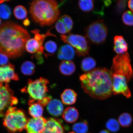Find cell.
Returning <instances> with one entry per match:
<instances>
[{
	"label": "cell",
	"mask_w": 133,
	"mask_h": 133,
	"mask_svg": "<svg viewBox=\"0 0 133 133\" xmlns=\"http://www.w3.org/2000/svg\"><path fill=\"white\" fill-rule=\"evenodd\" d=\"M44 49L47 52L49 53L50 56L54 54L57 49V46L55 42L49 41L46 42L44 45Z\"/></svg>",
	"instance_id": "cell-31"
},
{
	"label": "cell",
	"mask_w": 133,
	"mask_h": 133,
	"mask_svg": "<svg viewBox=\"0 0 133 133\" xmlns=\"http://www.w3.org/2000/svg\"><path fill=\"white\" fill-rule=\"evenodd\" d=\"M30 38L26 30L14 23L7 22L0 26V54L8 57H19Z\"/></svg>",
	"instance_id": "cell-2"
},
{
	"label": "cell",
	"mask_w": 133,
	"mask_h": 133,
	"mask_svg": "<svg viewBox=\"0 0 133 133\" xmlns=\"http://www.w3.org/2000/svg\"><path fill=\"white\" fill-rule=\"evenodd\" d=\"M64 109L62 102L58 99H52L47 105L48 112L51 115L55 117L61 116L64 112Z\"/></svg>",
	"instance_id": "cell-16"
},
{
	"label": "cell",
	"mask_w": 133,
	"mask_h": 133,
	"mask_svg": "<svg viewBox=\"0 0 133 133\" xmlns=\"http://www.w3.org/2000/svg\"><path fill=\"white\" fill-rule=\"evenodd\" d=\"M61 38L64 43L75 48L78 56L84 57L89 55L90 47L85 37L79 35L70 34L61 35Z\"/></svg>",
	"instance_id": "cell-7"
},
{
	"label": "cell",
	"mask_w": 133,
	"mask_h": 133,
	"mask_svg": "<svg viewBox=\"0 0 133 133\" xmlns=\"http://www.w3.org/2000/svg\"><path fill=\"white\" fill-rule=\"evenodd\" d=\"M114 50L118 54H121L127 52L128 44L121 36H116L114 38Z\"/></svg>",
	"instance_id": "cell-19"
},
{
	"label": "cell",
	"mask_w": 133,
	"mask_h": 133,
	"mask_svg": "<svg viewBox=\"0 0 133 133\" xmlns=\"http://www.w3.org/2000/svg\"><path fill=\"white\" fill-rule=\"evenodd\" d=\"M59 6L55 0H36L31 3L30 12L35 22L41 26H50L59 19Z\"/></svg>",
	"instance_id": "cell-4"
},
{
	"label": "cell",
	"mask_w": 133,
	"mask_h": 133,
	"mask_svg": "<svg viewBox=\"0 0 133 133\" xmlns=\"http://www.w3.org/2000/svg\"><path fill=\"white\" fill-rule=\"evenodd\" d=\"M28 120L23 111L11 107L5 114L3 124L10 132L15 133L25 129Z\"/></svg>",
	"instance_id": "cell-5"
},
{
	"label": "cell",
	"mask_w": 133,
	"mask_h": 133,
	"mask_svg": "<svg viewBox=\"0 0 133 133\" xmlns=\"http://www.w3.org/2000/svg\"><path fill=\"white\" fill-rule=\"evenodd\" d=\"M11 14V8L7 5L0 4V17L3 19H7Z\"/></svg>",
	"instance_id": "cell-29"
},
{
	"label": "cell",
	"mask_w": 133,
	"mask_h": 133,
	"mask_svg": "<svg viewBox=\"0 0 133 133\" xmlns=\"http://www.w3.org/2000/svg\"><path fill=\"white\" fill-rule=\"evenodd\" d=\"M25 48L26 51L31 54H43L46 58L49 56L44 52V47L43 44L35 38L28 40L26 43Z\"/></svg>",
	"instance_id": "cell-14"
},
{
	"label": "cell",
	"mask_w": 133,
	"mask_h": 133,
	"mask_svg": "<svg viewBox=\"0 0 133 133\" xmlns=\"http://www.w3.org/2000/svg\"><path fill=\"white\" fill-rule=\"evenodd\" d=\"M42 133H64V129L59 119L50 118L47 119Z\"/></svg>",
	"instance_id": "cell-13"
},
{
	"label": "cell",
	"mask_w": 133,
	"mask_h": 133,
	"mask_svg": "<svg viewBox=\"0 0 133 133\" xmlns=\"http://www.w3.org/2000/svg\"><path fill=\"white\" fill-rule=\"evenodd\" d=\"M35 66L34 63L31 61L25 62L22 65L21 70L23 74L26 76H30L35 72Z\"/></svg>",
	"instance_id": "cell-23"
},
{
	"label": "cell",
	"mask_w": 133,
	"mask_h": 133,
	"mask_svg": "<svg viewBox=\"0 0 133 133\" xmlns=\"http://www.w3.org/2000/svg\"><path fill=\"white\" fill-rule=\"evenodd\" d=\"M108 33L107 26L102 21L91 23L85 30L86 38L92 44H100L106 40Z\"/></svg>",
	"instance_id": "cell-6"
},
{
	"label": "cell",
	"mask_w": 133,
	"mask_h": 133,
	"mask_svg": "<svg viewBox=\"0 0 133 133\" xmlns=\"http://www.w3.org/2000/svg\"><path fill=\"white\" fill-rule=\"evenodd\" d=\"M59 69L61 74L69 76L74 72L76 70V66L72 61H63L60 64Z\"/></svg>",
	"instance_id": "cell-21"
},
{
	"label": "cell",
	"mask_w": 133,
	"mask_h": 133,
	"mask_svg": "<svg viewBox=\"0 0 133 133\" xmlns=\"http://www.w3.org/2000/svg\"><path fill=\"white\" fill-rule=\"evenodd\" d=\"M51 96H46L42 99L38 101L37 103L40 105L42 107H45L49 103L51 100Z\"/></svg>",
	"instance_id": "cell-32"
},
{
	"label": "cell",
	"mask_w": 133,
	"mask_h": 133,
	"mask_svg": "<svg viewBox=\"0 0 133 133\" xmlns=\"http://www.w3.org/2000/svg\"><path fill=\"white\" fill-rule=\"evenodd\" d=\"M110 71L113 94H122L127 98L130 97L131 93L128 83L132 79L133 71L128 53L118 54L114 58Z\"/></svg>",
	"instance_id": "cell-3"
},
{
	"label": "cell",
	"mask_w": 133,
	"mask_h": 133,
	"mask_svg": "<svg viewBox=\"0 0 133 133\" xmlns=\"http://www.w3.org/2000/svg\"><path fill=\"white\" fill-rule=\"evenodd\" d=\"M78 4L80 9L84 12H90L92 10L94 7V1L91 0L79 1Z\"/></svg>",
	"instance_id": "cell-25"
},
{
	"label": "cell",
	"mask_w": 133,
	"mask_h": 133,
	"mask_svg": "<svg viewBox=\"0 0 133 133\" xmlns=\"http://www.w3.org/2000/svg\"><path fill=\"white\" fill-rule=\"evenodd\" d=\"M14 13L17 19H22L26 17L27 15V11L24 6L18 5L15 8Z\"/></svg>",
	"instance_id": "cell-27"
},
{
	"label": "cell",
	"mask_w": 133,
	"mask_h": 133,
	"mask_svg": "<svg viewBox=\"0 0 133 133\" xmlns=\"http://www.w3.org/2000/svg\"><path fill=\"white\" fill-rule=\"evenodd\" d=\"M77 94L72 90L67 89L65 90L61 95V98L63 104L71 105L75 103Z\"/></svg>",
	"instance_id": "cell-18"
},
{
	"label": "cell",
	"mask_w": 133,
	"mask_h": 133,
	"mask_svg": "<svg viewBox=\"0 0 133 133\" xmlns=\"http://www.w3.org/2000/svg\"><path fill=\"white\" fill-rule=\"evenodd\" d=\"M35 101L32 99L29 101V114L33 118H39L42 117L44 109L37 102L35 103Z\"/></svg>",
	"instance_id": "cell-20"
},
{
	"label": "cell",
	"mask_w": 133,
	"mask_h": 133,
	"mask_svg": "<svg viewBox=\"0 0 133 133\" xmlns=\"http://www.w3.org/2000/svg\"><path fill=\"white\" fill-rule=\"evenodd\" d=\"M69 133H75V132H69Z\"/></svg>",
	"instance_id": "cell-37"
},
{
	"label": "cell",
	"mask_w": 133,
	"mask_h": 133,
	"mask_svg": "<svg viewBox=\"0 0 133 133\" xmlns=\"http://www.w3.org/2000/svg\"><path fill=\"white\" fill-rule=\"evenodd\" d=\"M75 51L70 45H64L60 48L57 53V57L60 60L71 61L74 59Z\"/></svg>",
	"instance_id": "cell-15"
},
{
	"label": "cell",
	"mask_w": 133,
	"mask_h": 133,
	"mask_svg": "<svg viewBox=\"0 0 133 133\" xmlns=\"http://www.w3.org/2000/svg\"><path fill=\"white\" fill-rule=\"evenodd\" d=\"M122 19L125 24L128 26L133 25V11H125L123 15Z\"/></svg>",
	"instance_id": "cell-30"
},
{
	"label": "cell",
	"mask_w": 133,
	"mask_h": 133,
	"mask_svg": "<svg viewBox=\"0 0 133 133\" xmlns=\"http://www.w3.org/2000/svg\"><path fill=\"white\" fill-rule=\"evenodd\" d=\"M106 127L108 130L112 132H117L120 129V124L116 119H110L106 123Z\"/></svg>",
	"instance_id": "cell-28"
},
{
	"label": "cell",
	"mask_w": 133,
	"mask_h": 133,
	"mask_svg": "<svg viewBox=\"0 0 133 133\" xmlns=\"http://www.w3.org/2000/svg\"><path fill=\"white\" fill-rule=\"evenodd\" d=\"M49 84V81L42 77L35 81L29 79L26 91L33 100H40L46 96V93L49 91L48 85Z\"/></svg>",
	"instance_id": "cell-8"
},
{
	"label": "cell",
	"mask_w": 133,
	"mask_h": 133,
	"mask_svg": "<svg viewBox=\"0 0 133 133\" xmlns=\"http://www.w3.org/2000/svg\"><path fill=\"white\" fill-rule=\"evenodd\" d=\"M1 19H0V24H1Z\"/></svg>",
	"instance_id": "cell-38"
},
{
	"label": "cell",
	"mask_w": 133,
	"mask_h": 133,
	"mask_svg": "<svg viewBox=\"0 0 133 133\" xmlns=\"http://www.w3.org/2000/svg\"><path fill=\"white\" fill-rule=\"evenodd\" d=\"M96 65V61L94 58L90 57L84 58L81 63L82 70L86 72L94 69Z\"/></svg>",
	"instance_id": "cell-22"
},
{
	"label": "cell",
	"mask_w": 133,
	"mask_h": 133,
	"mask_svg": "<svg viewBox=\"0 0 133 133\" xmlns=\"http://www.w3.org/2000/svg\"><path fill=\"white\" fill-rule=\"evenodd\" d=\"M8 57L5 55L0 54V66L6 65L8 62Z\"/></svg>",
	"instance_id": "cell-33"
},
{
	"label": "cell",
	"mask_w": 133,
	"mask_h": 133,
	"mask_svg": "<svg viewBox=\"0 0 133 133\" xmlns=\"http://www.w3.org/2000/svg\"><path fill=\"white\" fill-rule=\"evenodd\" d=\"M73 25V22L70 17L67 15H64L56 21L55 28L58 32L64 35L71 31Z\"/></svg>",
	"instance_id": "cell-12"
},
{
	"label": "cell",
	"mask_w": 133,
	"mask_h": 133,
	"mask_svg": "<svg viewBox=\"0 0 133 133\" xmlns=\"http://www.w3.org/2000/svg\"><path fill=\"white\" fill-rule=\"evenodd\" d=\"M118 121L119 124L122 127H128L132 124V116L128 113H123L119 116Z\"/></svg>",
	"instance_id": "cell-24"
},
{
	"label": "cell",
	"mask_w": 133,
	"mask_h": 133,
	"mask_svg": "<svg viewBox=\"0 0 133 133\" xmlns=\"http://www.w3.org/2000/svg\"><path fill=\"white\" fill-rule=\"evenodd\" d=\"M23 24H24L25 26H29L30 24V22L29 19H25L24 22H23Z\"/></svg>",
	"instance_id": "cell-35"
},
{
	"label": "cell",
	"mask_w": 133,
	"mask_h": 133,
	"mask_svg": "<svg viewBox=\"0 0 133 133\" xmlns=\"http://www.w3.org/2000/svg\"><path fill=\"white\" fill-rule=\"evenodd\" d=\"M19 79L17 74L15 71L14 66L9 63L0 67V84L7 83L11 80Z\"/></svg>",
	"instance_id": "cell-11"
},
{
	"label": "cell",
	"mask_w": 133,
	"mask_h": 133,
	"mask_svg": "<svg viewBox=\"0 0 133 133\" xmlns=\"http://www.w3.org/2000/svg\"><path fill=\"white\" fill-rule=\"evenodd\" d=\"M99 133H110L109 132V131L108 130H104L101 131Z\"/></svg>",
	"instance_id": "cell-36"
},
{
	"label": "cell",
	"mask_w": 133,
	"mask_h": 133,
	"mask_svg": "<svg viewBox=\"0 0 133 133\" xmlns=\"http://www.w3.org/2000/svg\"><path fill=\"white\" fill-rule=\"evenodd\" d=\"M72 129L76 133H86L88 132L89 127L86 121L79 122L73 125Z\"/></svg>",
	"instance_id": "cell-26"
},
{
	"label": "cell",
	"mask_w": 133,
	"mask_h": 133,
	"mask_svg": "<svg viewBox=\"0 0 133 133\" xmlns=\"http://www.w3.org/2000/svg\"><path fill=\"white\" fill-rule=\"evenodd\" d=\"M46 121L43 117L28 119L25 128L26 133H42Z\"/></svg>",
	"instance_id": "cell-10"
},
{
	"label": "cell",
	"mask_w": 133,
	"mask_h": 133,
	"mask_svg": "<svg viewBox=\"0 0 133 133\" xmlns=\"http://www.w3.org/2000/svg\"><path fill=\"white\" fill-rule=\"evenodd\" d=\"M79 116V114L77 110L73 107L66 108L62 115L63 119L69 123L75 122L78 118Z\"/></svg>",
	"instance_id": "cell-17"
},
{
	"label": "cell",
	"mask_w": 133,
	"mask_h": 133,
	"mask_svg": "<svg viewBox=\"0 0 133 133\" xmlns=\"http://www.w3.org/2000/svg\"><path fill=\"white\" fill-rule=\"evenodd\" d=\"M128 5L129 9L133 11V0L129 1L128 2Z\"/></svg>",
	"instance_id": "cell-34"
},
{
	"label": "cell",
	"mask_w": 133,
	"mask_h": 133,
	"mask_svg": "<svg viewBox=\"0 0 133 133\" xmlns=\"http://www.w3.org/2000/svg\"><path fill=\"white\" fill-rule=\"evenodd\" d=\"M17 101L9 85L6 84L3 85L0 84V115L8 108L17 103Z\"/></svg>",
	"instance_id": "cell-9"
},
{
	"label": "cell",
	"mask_w": 133,
	"mask_h": 133,
	"mask_svg": "<svg viewBox=\"0 0 133 133\" xmlns=\"http://www.w3.org/2000/svg\"><path fill=\"white\" fill-rule=\"evenodd\" d=\"M84 92L93 98L104 100L113 94L110 71L106 68H96L79 76Z\"/></svg>",
	"instance_id": "cell-1"
}]
</instances>
